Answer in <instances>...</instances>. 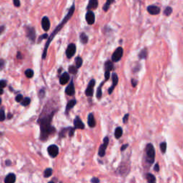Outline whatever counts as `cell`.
<instances>
[{
	"label": "cell",
	"instance_id": "6da1fadb",
	"mask_svg": "<svg viewBox=\"0 0 183 183\" xmlns=\"http://www.w3.org/2000/svg\"><path fill=\"white\" fill-rule=\"evenodd\" d=\"M57 109L51 112L49 115L40 117V119H38V122L40 125V129H41L40 139L42 141L47 140L50 135H53L56 132L55 128L51 125L52 119Z\"/></svg>",
	"mask_w": 183,
	"mask_h": 183
},
{
	"label": "cell",
	"instance_id": "7a4b0ae2",
	"mask_svg": "<svg viewBox=\"0 0 183 183\" xmlns=\"http://www.w3.org/2000/svg\"><path fill=\"white\" fill-rule=\"evenodd\" d=\"M74 4H73L72 6V7L70 8V9L69 10L68 13H67V15L65 16V17L64 18V19L62 20V21L61 23H60V24H59L58 26H57V27H56L55 29L54 30V32H53L52 33V34L50 35V37H49L48 39V41L47 42V43H46L45 44V47H44V52H43V54H42V59L43 60H44V59L46 58V56H47V50H48V47L49 46H50V44L51 43V42L52 41V40L54 39V37H55L56 34H57V33L59 32L60 31V30L62 29V28L63 27H64V24L67 23V21H68L69 19H70V17L72 16L73 13H74Z\"/></svg>",
	"mask_w": 183,
	"mask_h": 183
},
{
	"label": "cell",
	"instance_id": "3957f363",
	"mask_svg": "<svg viewBox=\"0 0 183 183\" xmlns=\"http://www.w3.org/2000/svg\"><path fill=\"white\" fill-rule=\"evenodd\" d=\"M155 150L154 146L151 143L147 145L146 147V160L149 165L152 164L155 161Z\"/></svg>",
	"mask_w": 183,
	"mask_h": 183
},
{
	"label": "cell",
	"instance_id": "277c9868",
	"mask_svg": "<svg viewBox=\"0 0 183 183\" xmlns=\"http://www.w3.org/2000/svg\"><path fill=\"white\" fill-rule=\"evenodd\" d=\"M108 145H109V137H105L103 139V144L99 147V151H98V155L99 157L102 158L105 155V152H106V149Z\"/></svg>",
	"mask_w": 183,
	"mask_h": 183
},
{
	"label": "cell",
	"instance_id": "5b68a950",
	"mask_svg": "<svg viewBox=\"0 0 183 183\" xmlns=\"http://www.w3.org/2000/svg\"><path fill=\"white\" fill-rule=\"evenodd\" d=\"M123 55V49L121 47H119L112 54V60L114 62H117L122 59Z\"/></svg>",
	"mask_w": 183,
	"mask_h": 183
},
{
	"label": "cell",
	"instance_id": "8992f818",
	"mask_svg": "<svg viewBox=\"0 0 183 183\" xmlns=\"http://www.w3.org/2000/svg\"><path fill=\"white\" fill-rule=\"evenodd\" d=\"M47 152L51 158H54L59 155V148L57 145H52L47 148Z\"/></svg>",
	"mask_w": 183,
	"mask_h": 183
},
{
	"label": "cell",
	"instance_id": "52a82bcc",
	"mask_svg": "<svg viewBox=\"0 0 183 183\" xmlns=\"http://www.w3.org/2000/svg\"><path fill=\"white\" fill-rule=\"evenodd\" d=\"M76 52V45L74 44H69L66 50V55L68 59L72 58Z\"/></svg>",
	"mask_w": 183,
	"mask_h": 183
},
{
	"label": "cell",
	"instance_id": "ba28073f",
	"mask_svg": "<svg viewBox=\"0 0 183 183\" xmlns=\"http://www.w3.org/2000/svg\"><path fill=\"white\" fill-rule=\"evenodd\" d=\"M95 80H90V83L88 84V87L85 90V95L87 97H92L94 93V87H95Z\"/></svg>",
	"mask_w": 183,
	"mask_h": 183
},
{
	"label": "cell",
	"instance_id": "9c48e42d",
	"mask_svg": "<svg viewBox=\"0 0 183 183\" xmlns=\"http://www.w3.org/2000/svg\"><path fill=\"white\" fill-rule=\"evenodd\" d=\"M112 86H111V87H109V88L108 89V93H109V95H111V94L113 92L114 90H115V87H116L117 84L118 80H119L117 74L116 73H115V72L112 74Z\"/></svg>",
	"mask_w": 183,
	"mask_h": 183
},
{
	"label": "cell",
	"instance_id": "30bf717a",
	"mask_svg": "<svg viewBox=\"0 0 183 183\" xmlns=\"http://www.w3.org/2000/svg\"><path fill=\"white\" fill-rule=\"evenodd\" d=\"M74 129H84V124L81 120L80 117L77 116L74 119Z\"/></svg>",
	"mask_w": 183,
	"mask_h": 183
},
{
	"label": "cell",
	"instance_id": "8fae6325",
	"mask_svg": "<svg viewBox=\"0 0 183 183\" xmlns=\"http://www.w3.org/2000/svg\"><path fill=\"white\" fill-rule=\"evenodd\" d=\"M85 19L87 24H90V25H92V24H93L95 23V16L92 11H88L87 12V14H86Z\"/></svg>",
	"mask_w": 183,
	"mask_h": 183
},
{
	"label": "cell",
	"instance_id": "7c38bea8",
	"mask_svg": "<svg viewBox=\"0 0 183 183\" xmlns=\"http://www.w3.org/2000/svg\"><path fill=\"white\" fill-rule=\"evenodd\" d=\"M42 27L45 32H47L50 28V21L48 17H44L42 20Z\"/></svg>",
	"mask_w": 183,
	"mask_h": 183
},
{
	"label": "cell",
	"instance_id": "4fadbf2b",
	"mask_svg": "<svg viewBox=\"0 0 183 183\" xmlns=\"http://www.w3.org/2000/svg\"><path fill=\"white\" fill-rule=\"evenodd\" d=\"M65 92L67 95L69 96H73L74 95V82H73L72 80H71L70 83L69 84V85L67 86V88L65 90Z\"/></svg>",
	"mask_w": 183,
	"mask_h": 183
},
{
	"label": "cell",
	"instance_id": "5bb4252c",
	"mask_svg": "<svg viewBox=\"0 0 183 183\" xmlns=\"http://www.w3.org/2000/svg\"><path fill=\"white\" fill-rule=\"evenodd\" d=\"M147 11L150 14H152V15H156V14H158L160 12V9L158 7H157V6L151 5L147 7Z\"/></svg>",
	"mask_w": 183,
	"mask_h": 183
},
{
	"label": "cell",
	"instance_id": "9a60e30c",
	"mask_svg": "<svg viewBox=\"0 0 183 183\" xmlns=\"http://www.w3.org/2000/svg\"><path fill=\"white\" fill-rule=\"evenodd\" d=\"M27 35L29 40L32 41H34L35 40V30L33 27H28L27 29Z\"/></svg>",
	"mask_w": 183,
	"mask_h": 183
},
{
	"label": "cell",
	"instance_id": "2e32d148",
	"mask_svg": "<svg viewBox=\"0 0 183 183\" xmlns=\"http://www.w3.org/2000/svg\"><path fill=\"white\" fill-rule=\"evenodd\" d=\"M70 80V75L67 72H64V74H62V76L60 77V83L62 85H64V84H67V82Z\"/></svg>",
	"mask_w": 183,
	"mask_h": 183
},
{
	"label": "cell",
	"instance_id": "e0dca14e",
	"mask_svg": "<svg viewBox=\"0 0 183 183\" xmlns=\"http://www.w3.org/2000/svg\"><path fill=\"white\" fill-rule=\"evenodd\" d=\"M87 123L90 127H95L96 125V121H95V117H94L93 113H90L88 115V118H87Z\"/></svg>",
	"mask_w": 183,
	"mask_h": 183
},
{
	"label": "cell",
	"instance_id": "ac0fdd59",
	"mask_svg": "<svg viewBox=\"0 0 183 183\" xmlns=\"http://www.w3.org/2000/svg\"><path fill=\"white\" fill-rule=\"evenodd\" d=\"M76 102L77 101L75 99H72V100L69 101L67 104V106H66V111H65V113L66 114H68V112H70V109L74 107V105H76Z\"/></svg>",
	"mask_w": 183,
	"mask_h": 183
},
{
	"label": "cell",
	"instance_id": "d6986e66",
	"mask_svg": "<svg viewBox=\"0 0 183 183\" xmlns=\"http://www.w3.org/2000/svg\"><path fill=\"white\" fill-rule=\"evenodd\" d=\"M16 181V176L14 174H9L4 180L5 183H14Z\"/></svg>",
	"mask_w": 183,
	"mask_h": 183
},
{
	"label": "cell",
	"instance_id": "ffe728a7",
	"mask_svg": "<svg viewBox=\"0 0 183 183\" xmlns=\"http://www.w3.org/2000/svg\"><path fill=\"white\" fill-rule=\"evenodd\" d=\"M98 6L97 0H90L88 6H87V9H95Z\"/></svg>",
	"mask_w": 183,
	"mask_h": 183
},
{
	"label": "cell",
	"instance_id": "44dd1931",
	"mask_svg": "<svg viewBox=\"0 0 183 183\" xmlns=\"http://www.w3.org/2000/svg\"><path fill=\"white\" fill-rule=\"evenodd\" d=\"M122 134H123V130H122V127H118L115 129V136L116 137V139H119L122 136Z\"/></svg>",
	"mask_w": 183,
	"mask_h": 183
},
{
	"label": "cell",
	"instance_id": "7402d4cb",
	"mask_svg": "<svg viewBox=\"0 0 183 183\" xmlns=\"http://www.w3.org/2000/svg\"><path fill=\"white\" fill-rule=\"evenodd\" d=\"M105 68L106 71H109L110 72L111 70H112L114 69V66H113V63L111 61H107L105 64Z\"/></svg>",
	"mask_w": 183,
	"mask_h": 183
},
{
	"label": "cell",
	"instance_id": "603a6c76",
	"mask_svg": "<svg viewBox=\"0 0 183 183\" xmlns=\"http://www.w3.org/2000/svg\"><path fill=\"white\" fill-rule=\"evenodd\" d=\"M74 62H75V65H76V67H77V69L80 68V67H81L82 65L83 60H82V57H80V56H78V57H76L75 60H74Z\"/></svg>",
	"mask_w": 183,
	"mask_h": 183
},
{
	"label": "cell",
	"instance_id": "cb8c5ba5",
	"mask_svg": "<svg viewBox=\"0 0 183 183\" xmlns=\"http://www.w3.org/2000/svg\"><path fill=\"white\" fill-rule=\"evenodd\" d=\"M146 179H147V181L149 183H153L156 182V178H155V177L152 174H150V173L147 174Z\"/></svg>",
	"mask_w": 183,
	"mask_h": 183
},
{
	"label": "cell",
	"instance_id": "d4e9b609",
	"mask_svg": "<svg viewBox=\"0 0 183 183\" xmlns=\"http://www.w3.org/2000/svg\"><path fill=\"white\" fill-rule=\"evenodd\" d=\"M80 42L82 44H87V42H88V37H87L85 33H82L80 36Z\"/></svg>",
	"mask_w": 183,
	"mask_h": 183
},
{
	"label": "cell",
	"instance_id": "484cf974",
	"mask_svg": "<svg viewBox=\"0 0 183 183\" xmlns=\"http://www.w3.org/2000/svg\"><path fill=\"white\" fill-rule=\"evenodd\" d=\"M147 57V51L146 49H144V50H141V52L139 54V59L142 60V59H146Z\"/></svg>",
	"mask_w": 183,
	"mask_h": 183
},
{
	"label": "cell",
	"instance_id": "4316f807",
	"mask_svg": "<svg viewBox=\"0 0 183 183\" xmlns=\"http://www.w3.org/2000/svg\"><path fill=\"white\" fill-rule=\"evenodd\" d=\"M52 174V168H47V169L44 170V177L45 178H48L51 176Z\"/></svg>",
	"mask_w": 183,
	"mask_h": 183
},
{
	"label": "cell",
	"instance_id": "83f0119b",
	"mask_svg": "<svg viewBox=\"0 0 183 183\" xmlns=\"http://www.w3.org/2000/svg\"><path fill=\"white\" fill-rule=\"evenodd\" d=\"M25 75L27 78H32L34 76V71L31 69H28L25 71Z\"/></svg>",
	"mask_w": 183,
	"mask_h": 183
},
{
	"label": "cell",
	"instance_id": "f1b7e54d",
	"mask_svg": "<svg viewBox=\"0 0 183 183\" xmlns=\"http://www.w3.org/2000/svg\"><path fill=\"white\" fill-rule=\"evenodd\" d=\"M114 1V0H107V2L105 3V4L103 7V10L105 11H107L108 9H109V7L110 6V4H112Z\"/></svg>",
	"mask_w": 183,
	"mask_h": 183
},
{
	"label": "cell",
	"instance_id": "f546056e",
	"mask_svg": "<svg viewBox=\"0 0 183 183\" xmlns=\"http://www.w3.org/2000/svg\"><path fill=\"white\" fill-rule=\"evenodd\" d=\"M21 105L22 106H27V105H29L30 102H31V99H30V98L29 97H25L24 98V99H22V100L21 101Z\"/></svg>",
	"mask_w": 183,
	"mask_h": 183
},
{
	"label": "cell",
	"instance_id": "4dcf8cb0",
	"mask_svg": "<svg viewBox=\"0 0 183 183\" xmlns=\"http://www.w3.org/2000/svg\"><path fill=\"white\" fill-rule=\"evenodd\" d=\"M77 70H78V69L76 67H74V65H71L69 67V72L71 73V74H75L77 72Z\"/></svg>",
	"mask_w": 183,
	"mask_h": 183
},
{
	"label": "cell",
	"instance_id": "1f68e13d",
	"mask_svg": "<svg viewBox=\"0 0 183 183\" xmlns=\"http://www.w3.org/2000/svg\"><path fill=\"white\" fill-rule=\"evenodd\" d=\"M160 147L161 151H162V154H165L166 152V149H167V143L165 142H162L160 145Z\"/></svg>",
	"mask_w": 183,
	"mask_h": 183
},
{
	"label": "cell",
	"instance_id": "d6a6232c",
	"mask_svg": "<svg viewBox=\"0 0 183 183\" xmlns=\"http://www.w3.org/2000/svg\"><path fill=\"white\" fill-rule=\"evenodd\" d=\"M102 83L99 85V87H98L97 89V99H100L102 97Z\"/></svg>",
	"mask_w": 183,
	"mask_h": 183
},
{
	"label": "cell",
	"instance_id": "836d02e7",
	"mask_svg": "<svg viewBox=\"0 0 183 183\" xmlns=\"http://www.w3.org/2000/svg\"><path fill=\"white\" fill-rule=\"evenodd\" d=\"M172 12V9L171 7H168L167 8H165V9L164 10V14L166 16H170Z\"/></svg>",
	"mask_w": 183,
	"mask_h": 183
},
{
	"label": "cell",
	"instance_id": "e575fe53",
	"mask_svg": "<svg viewBox=\"0 0 183 183\" xmlns=\"http://www.w3.org/2000/svg\"><path fill=\"white\" fill-rule=\"evenodd\" d=\"M5 119V114L4 109H0V122H2Z\"/></svg>",
	"mask_w": 183,
	"mask_h": 183
},
{
	"label": "cell",
	"instance_id": "d590c367",
	"mask_svg": "<svg viewBox=\"0 0 183 183\" xmlns=\"http://www.w3.org/2000/svg\"><path fill=\"white\" fill-rule=\"evenodd\" d=\"M22 99H23L22 95H18L17 97H16L15 100H16V102H20L21 100H22Z\"/></svg>",
	"mask_w": 183,
	"mask_h": 183
},
{
	"label": "cell",
	"instance_id": "8d00e7d4",
	"mask_svg": "<svg viewBox=\"0 0 183 183\" xmlns=\"http://www.w3.org/2000/svg\"><path fill=\"white\" fill-rule=\"evenodd\" d=\"M7 86V82L5 80H0V87L4 88Z\"/></svg>",
	"mask_w": 183,
	"mask_h": 183
},
{
	"label": "cell",
	"instance_id": "74e56055",
	"mask_svg": "<svg viewBox=\"0 0 183 183\" xmlns=\"http://www.w3.org/2000/svg\"><path fill=\"white\" fill-rule=\"evenodd\" d=\"M109 77H110V72L109 71H105V80H109Z\"/></svg>",
	"mask_w": 183,
	"mask_h": 183
},
{
	"label": "cell",
	"instance_id": "f35d334b",
	"mask_svg": "<svg viewBox=\"0 0 183 183\" xmlns=\"http://www.w3.org/2000/svg\"><path fill=\"white\" fill-rule=\"evenodd\" d=\"M128 118H129V114H126V115H125L123 117V123L124 124H125L127 122Z\"/></svg>",
	"mask_w": 183,
	"mask_h": 183
},
{
	"label": "cell",
	"instance_id": "ab89813d",
	"mask_svg": "<svg viewBox=\"0 0 183 183\" xmlns=\"http://www.w3.org/2000/svg\"><path fill=\"white\" fill-rule=\"evenodd\" d=\"M13 2H14V4L15 7H19L20 6V1L19 0H13Z\"/></svg>",
	"mask_w": 183,
	"mask_h": 183
},
{
	"label": "cell",
	"instance_id": "60d3db41",
	"mask_svg": "<svg viewBox=\"0 0 183 183\" xmlns=\"http://www.w3.org/2000/svg\"><path fill=\"white\" fill-rule=\"evenodd\" d=\"M4 67V61L3 60H1V59H0V70H2Z\"/></svg>",
	"mask_w": 183,
	"mask_h": 183
},
{
	"label": "cell",
	"instance_id": "b9f144b4",
	"mask_svg": "<svg viewBox=\"0 0 183 183\" xmlns=\"http://www.w3.org/2000/svg\"><path fill=\"white\" fill-rule=\"evenodd\" d=\"M47 37H48V35H47V34H43L42 36H41V37L39 38V42H40V41H42V40H43V39H46V38H47Z\"/></svg>",
	"mask_w": 183,
	"mask_h": 183
},
{
	"label": "cell",
	"instance_id": "7bdbcfd3",
	"mask_svg": "<svg viewBox=\"0 0 183 183\" xmlns=\"http://www.w3.org/2000/svg\"><path fill=\"white\" fill-rule=\"evenodd\" d=\"M131 83H132V85L133 86V87H136L137 84V81L135 80H134V79H132V80H131Z\"/></svg>",
	"mask_w": 183,
	"mask_h": 183
},
{
	"label": "cell",
	"instance_id": "ee69618b",
	"mask_svg": "<svg viewBox=\"0 0 183 183\" xmlns=\"http://www.w3.org/2000/svg\"><path fill=\"white\" fill-rule=\"evenodd\" d=\"M154 170H155V172H159V170H160V167H159V165H158V163L155 164V167H154Z\"/></svg>",
	"mask_w": 183,
	"mask_h": 183
},
{
	"label": "cell",
	"instance_id": "f6af8a7d",
	"mask_svg": "<svg viewBox=\"0 0 183 183\" xmlns=\"http://www.w3.org/2000/svg\"><path fill=\"white\" fill-rule=\"evenodd\" d=\"M128 146H129V145H128V144H125V145H122V147H121V151L125 150V149H126L128 147Z\"/></svg>",
	"mask_w": 183,
	"mask_h": 183
},
{
	"label": "cell",
	"instance_id": "bcb514c9",
	"mask_svg": "<svg viewBox=\"0 0 183 183\" xmlns=\"http://www.w3.org/2000/svg\"><path fill=\"white\" fill-rule=\"evenodd\" d=\"M91 182L95 183V182H99V180L97 178H93L91 180Z\"/></svg>",
	"mask_w": 183,
	"mask_h": 183
},
{
	"label": "cell",
	"instance_id": "7dc6e473",
	"mask_svg": "<svg viewBox=\"0 0 183 183\" xmlns=\"http://www.w3.org/2000/svg\"><path fill=\"white\" fill-rule=\"evenodd\" d=\"M4 26H1V27H0V34H1V33L3 32H4Z\"/></svg>",
	"mask_w": 183,
	"mask_h": 183
},
{
	"label": "cell",
	"instance_id": "c3c4849f",
	"mask_svg": "<svg viewBox=\"0 0 183 183\" xmlns=\"http://www.w3.org/2000/svg\"><path fill=\"white\" fill-rule=\"evenodd\" d=\"M6 165H7V166H8V165H11V162H10V161H9V160H7V162H6Z\"/></svg>",
	"mask_w": 183,
	"mask_h": 183
},
{
	"label": "cell",
	"instance_id": "681fc988",
	"mask_svg": "<svg viewBox=\"0 0 183 183\" xmlns=\"http://www.w3.org/2000/svg\"><path fill=\"white\" fill-rule=\"evenodd\" d=\"M17 58H18V59L21 58V54H20V52H18V54H17Z\"/></svg>",
	"mask_w": 183,
	"mask_h": 183
},
{
	"label": "cell",
	"instance_id": "f907efd6",
	"mask_svg": "<svg viewBox=\"0 0 183 183\" xmlns=\"http://www.w3.org/2000/svg\"><path fill=\"white\" fill-rule=\"evenodd\" d=\"M3 94V89L1 87H0V95H2Z\"/></svg>",
	"mask_w": 183,
	"mask_h": 183
},
{
	"label": "cell",
	"instance_id": "816d5d0a",
	"mask_svg": "<svg viewBox=\"0 0 183 183\" xmlns=\"http://www.w3.org/2000/svg\"><path fill=\"white\" fill-rule=\"evenodd\" d=\"M1 99L0 98V105H1Z\"/></svg>",
	"mask_w": 183,
	"mask_h": 183
}]
</instances>
